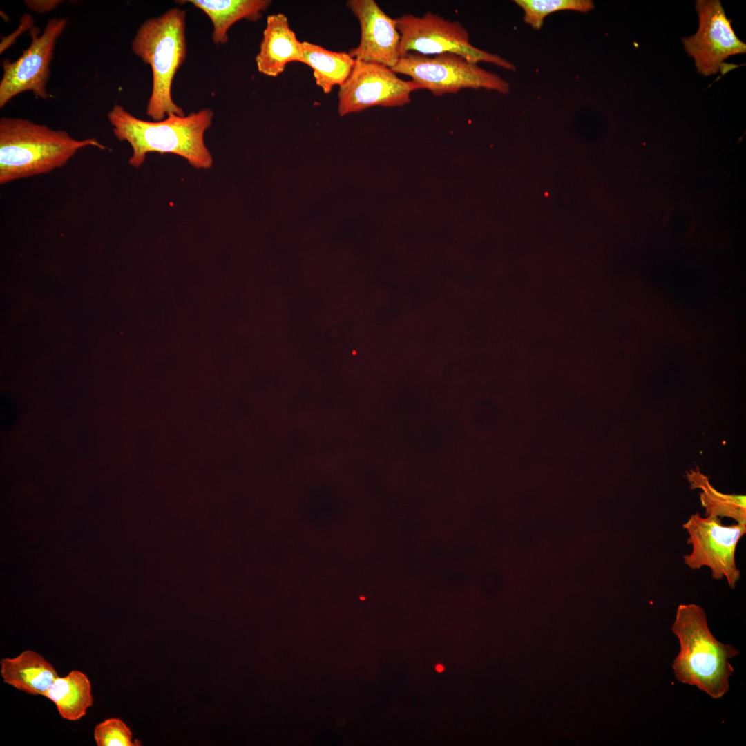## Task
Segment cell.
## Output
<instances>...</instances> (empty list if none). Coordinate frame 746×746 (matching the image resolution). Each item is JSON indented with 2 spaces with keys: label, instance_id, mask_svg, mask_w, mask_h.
<instances>
[{
  "label": "cell",
  "instance_id": "cell-1",
  "mask_svg": "<svg viewBox=\"0 0 746 746\" xmlns=\"http://www.w3.org/2000/svg\"><path fill=\"white\" fill-rule=\"evenodd\" d=\"M213 117L209 108L184 116L169 113L161 121L137 118L119 104H115L107 113L115 137L127 142L132 148L128 164L134 167L142 165L149 153H158L179 155L195 169H209L213 157L204 136Z\"/></svg>",
  "mask_w": 746,
  "mask_h": 746
},
{
  "label": "cell",
  "instance_id": "cell-2",
  "mask_svg": "<svg viewBox=\"0 0 746 746\" xmlns=\"http://www.w3.org/2000/svg\"><path fill=\"white\" fill-rule=\"evenodd\" d=\"M108 148L91 137L76 140L64 130L18 117L0 119V184L48 173L80 149Z\"/></svg>",
  "mask_w": 746,
  "mask_h": 746
},
{
  "label": "cell",
  "instance_id": "cell-3",
  "mask_svg": "<svg viewBox=\"0 0 746 746\" xmlns=\"http://www.w3.org/2000/svg\"><path fill=\"white\" fill-rule=\"evenodd\" d=\"M671 630L680 647L672 664L676 679L714 699L722 698L734 671L729 659L738 656V650L713 635L704 609L695 604L678 606Z\"/></svg>",
  "mask_w": 746,
  "mask_h": 746
},
{
  "label": "cell",
  "instance_id": "cell-4",
  "mask_svg": "<svg viewBox=\"0 0 746 746\" xmlns=\"http://www.w3.org/2000/svg\"><path fill=\"white\" fill-rule=\"evenodd\" d=\"M186 11L172 8L142 23L131 41L134 55L151 66L152 89L146 114L161 121L169 113L185 115L173 99L171 87L177 71L186 58Z\"/></svg>",
  "mask_w": 746,
  "mask_h": 746
},
{
  "label": "cell",
  "instance_id": "cell-5",
  "mask_svg": "<svg viewBox=\"0 0 746 746\" xmlns=\"http://www.w3.org/2000/svg\"><path fill=\"white\" fill-rule=\"evenodd\" d=\"M391 69L410 77L418 90H428L435 96L464 88H484L501 94L510 91L509 84L499 75L453 53L430 56L410 52Z\"/></svg>",
  "mask_w": 746,
  "mask_h": 746
},
{
  "label": "cell",
  "instance_id": "cell-6",
  "mask_svg": "<svg viewBox=\"0 0 746 746\" xmlns=\"http://www.w3.org/2000/svg\"><path fill=\"white\" fill-rule=\"evenodd\" d=\"M395 19L401 36L400 57L410 52L430 56L453 53L475 64L484 61L506 70H516L501 57L472 45L468 30L459 21L431 12L421 17L404 14Z\"/></svg>",
  "mask_w": 746,
  "mask_h": 746
},
{
  "label": "cell",
  "instance_id": "cell-7",
  "mask_svg": "<svg viewBox=\"0 0 746 746\" xmlns=\"http://www.w3.org/2000/svg\"><path fill=\"white\" fill-rule=\"evenodd\" d=\"M691 546L689 554L683 556L684 563L691 570L708 567L714 580L726 579L735 589L740 578L736 562V550L746 533V524L724 525L720 517H702L699 513L690 516L683 524Z\"/></svg>",
  "mask_w": 746,
  "mask_h": 746
},
{
  "label": "cell",
  "instance_id": "cell-8",
  "mask_svg": "<svg viewBox=\"0 0 746 746\" xmlns=\"http://www.w3.org/2000/svg\"><path fill=\"white\" fill-rule=\"evenodd\" d=\"M67 23L66 18H50L41 35L39 28L33 26L30 31V44L21 55L14 61L8 59L2 61L1 108L17 95L26 91H32L36 97L44 100L50 97L47 91L50 65L57 41Z\"/></svg>",
  "mask_w": 746,
  "mask_h": 746
},
{
  "label": "cell",
  "instance_id": "cell-9",
  "mask_svg": "<svg viewBox=\"0 0 746 746\" xmlns=\"http://www.w3.org/2000/svg\"><path fill=\"white\" fill-rule=\"evenodd\" d=\"M417 90L414 82L399 78L390 68L355 60L350 76L339 86L338 113L344 116L375 106H403Z\"/></svg>",
  "mask_w": 746,
  "mask_h": 746
},
{
  "label": "cell",
  "instance_id": "cell-10",
  "mask_svg": "<svg viewBox=\"0 0 746 746\" xmlns=\"http://www.w3.org/2000/svg\"><path fill=\"white\" fill-rule=\"evenodd\" d=\"M697 32L682 39L687 53L694 59L697 70L705 76L717 73L729 57L745 54L746 44L735 34L731 20L719 0H698Z\"/></svg>",
  "mask_w": 746,
  "mask_h": 746
},
{
  "label": "cell",
  "instance_id": "cell-11",
  "mask_svg": "<svg viewBox=\"0 0 746 746\" xmlns=\"http://www.w3.org/2000/svg\"><path fill=\"white\" fill-rule=\"evenodd\" d=\"M347 6L358 19L361 28L360 42L349 50L350 56L355 60L394 68L400 59L401 36L396 19L374 0H350Z\"/></svg>",
  "mask_w": 746,
  "mask_h": 746
},
{
  "label": "cell",
  "instance_id": "cell-12",
  "mask_svg": "<svg viewBox=\"0 0 746 746\" xmlns=\"http://www.w3.org/2000/svg\"><path fill=\"white\" fill-rule=\"evenodd\" d=\"M255 61L258 72L271 77L282 74L290 62L303 64L302 42L289 27L284 14L267 16Z\"/></svg>",
  "mask_w": 746,
  "mask_h": 746
},
{
  "label": "cell",
  "instance_id": "cell-13",
  "mask_svg": "<svg viewBox=\"0 0 746 746\" xmlns=\"http://www.w3.org/2000/svg\"><path fill=\"white\" fill-rule=\"evenodd\" d=\"M0 673L3 682L17 690L45 696L59 676L53 665L41 654L26 650L14 658H2Z\"/></svg>",
  "mask_w": 746,
  "mask_h": 746
},
{
  "label": "cell",
  "instance_id": "cell-14",
  "mask_svg": "<svg viewBox=\"0 0 746 746\" xmlns=\"http://www.w3.org/2000/svg\"><path fill=\"white\" fill-rule=\"evenodd\" d=\"M203 12L213 25L211 38L216 45L228 41V30L237 21L247 19L256 21L271 3L269 0H189Z\"/></svg>",
  "mask_w": 746,
  "mask_h": 746
},
{
  "label": "cell",
  "instance_id": "cell-15",
  "mask_svg": "<svg viewBox=\"0 0 746 746\" xmlns=\"http://www.w3.org/2000/svg\"><path fill=\"white\" fill-rule=\"evenodd\" d=\"M44 697L55 705L62 718L69 721L82 718L93 704L91 682L84 673L78 670L58 676Z\"/></svg>",
  "mask_w": 746,
  "mask_h": 746
},
{
  "label": "cell",
  "instance_id": "cell-16",
  "mask_svg": "<svg viewBox=\"0 0 746 746\" xmlns=\"http://www.w3.org/2000/svg\"><path fill=\"white\" fill-rule=\"evenodd\" d=\"M302 49L303 64L312 69L316 85L325 94L342 85L354 66L355 59L346 52L330 51L308 41L302 42Z\"/></svg>",
  "mask_w": 746,
  "mask_h": 746
},
{
  "label": "cell",
  "instance_id": "cell-17",
  "mask_svg": "<svg viewBox=\"0 0 746 746\" xmlns=\"http://www.w3.org/2000/svg\"><path fill=\"white\" fill-rule=\"evenodd\" d=\"M691 488L701 490L700 493L705 517H727L737 523L746 524V498L743 495L725 494L718 491L709 478L698 470L687 473Z\"/></svg>",
  "mask_w": 746,
  "mask_h": 746
},
{
  "label": "cell",
  "instance_id": "cell-18",
  "mask_svg": "<svg viewBox=\"0 0 746 746\" xmlns=\"http://www.w3.org/2000/svg\"><path fill=\"white\" fill-rule=\"evenodd\" d=\"M524 11V21L536 30L541 29L544 18L555 12L573 10L587 12L594 8L591 0H515Z\"/></svg>",
  "mask_w": 746,
  "mask_h": 746
},
{
  "label": "cell",
  "instance_id": "cell-19",
  "mask_svg": "<svg viewBox=\"0 0 746 746\" xmlns=\"http://www.w3.org/2000/svg\"><path fill=\"white\" fill-rule=\"evenodd\" d=\"M131 729L121 719L111 718L98 723L94 729V739L97 746H137L141 743L133 741Z\"/></svg>",
  "mask_w": 746,
  "mask_h": 746
},
{
  "label": "cell",
  "instance_id": "cell-20",
  "mask_svg": "<svg viewBox=\"0 0 746 746\" xmlns=\"http://www.w3.org/2000/svg\"><path fill=\"white\" fill-rule=\"evenodd\" d=\"M19 403L11 398H2L0 403V424L2 430L10 429L19 419Z\"/></svg>",
  "mask_w": 746,
  "mask_h": 746
},
{
  "label": "cell",
  "instance_id": "cell-21",
  "mask_svg": "<svg viewBox=\"0 0 746 746\" xmlns=\"http://www.w3.org/2000/svg\"><path fill=\"white\" fill-rule=\"evenodd\" d=\"M63 1L61 0H26L24 1L25 5L31 10L37 12L39 14L45 13L55 9L59 4L61 3Z\"/></svg>",
  "mask_w": 746,
  "mask_h": 746
},
{
  "label": "cell",
  "instance_id": "cell-22",
  "mask_svg": "<svg viewBox=\"0 0 746 746\" xmlns=\"http://www.w3.org/2000/svg\"><path fill=\"white\" fill-rule=\"evenodd\" d=\"M436 669L437 670V671L441 672L443 671V667L442 665H437L436 667Z\"/></svg>",
  "mask_w": 746,
  "mask_h": 746
}]
</instances>
